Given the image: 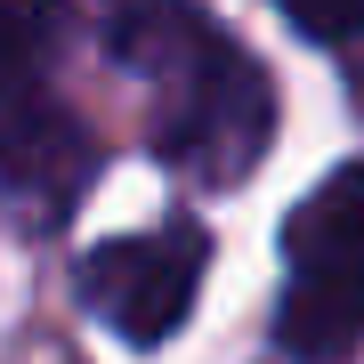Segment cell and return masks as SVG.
Masks as SVG:
<instances>
[{"label":"cell","mask_w":364,"mask_h":364,"mask_svg":"<svg viewBox=\"0 0 364 364\" xmlns=\"http://www.w3.org/2000/svg\"><path fill=\"white\" fill-rule=\"evenodd\" d=\"M284 308L275 340L308 364H340L364 340V162H340L284 227Z\"/></svg>","instance_id":"7a4b0ae2"},{"label":"cell","mask_w":364,"mask_h":364,"mask_svg":"<svg viewBox=\"0 0 364 364\" xmlns=\"http://www.w3.org/2000/svg\"><path fill=\"white\" fill-rule=\"evenodd\" d=\"M0 178L16 195L65 210L81 203V186L97 178V138L81 130V114H65L57 97H9L0 114Z\"/></svg>","instance_id":"277c9868"},{"label":"cell","mask_w":364,"mask_h":364,"mask_svg":"<svg viewBox=\"0 0 364 364\" xmlns=\"http://www.w3.org/2000/svg\"><path fill=\"white\" fill-rule=\"evenodd\" d=\"M308 41H332V49H356L364 41V0H275Z\"/></svg>","instance_id":"8992f818"},{"label":"cell","mask_w":364,"mask_h":364,"mask_svg":"<svg viewBox=\"0 0 364 364\" xmlns=\"http://www.w3.org/2000/svg\"><path fill=\"white\" fill-rule=\"evenodd\" d=\"M340 65H348V97H356V114H364V41H356V49H340Z\"/></svg>","instance_id":"52a82bcc"},{"label":"cell","mask_w":364,"mask_h":364,"mask_svg":"<svg viewBox=\"0 0 364 364\" xmlns=\"http://www.w3.org/2000/svg\"><path fill=\"white\" fill-rule=\"evenodd\" d=\"M203 267H210V235L195 219H170L146 235H122V243H97L81 259V299L130 348H154V340H170L186 324V308L203 291Z\"/></svg>","instance_id":"3957f363"},{"label":"cell","mask_w":364,"mask_h":364,"mask_svg":"<svg viewBox=\"0 0 364 364\" xmlns=\"http://www.w3.org/2000/svg\"><path fill=\"white\" fill-rule=\"evenodd\" d=\"M65 41V0H0V97H25Z\"/></svg>","instance_id":"5b68a950"},{"label":"cell","mask_w":364,"mask_h":364,"mask_svg":"<svg viewBox=\"0 0 364 364\" xmlns=\"http://www.w3.org/2000/svg\"><path fill=\"white\" fill-rule=\"evenodd\" d=\"M114 57L154 90V154L203 186L251 178L275 138V90L186 0H146L114 25Z\"/></svg>","instance_id":"6da1fadb"}]
</instances>
